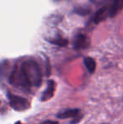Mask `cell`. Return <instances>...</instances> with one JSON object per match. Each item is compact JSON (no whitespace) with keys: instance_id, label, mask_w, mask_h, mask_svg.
I'll list each match as a JSON object with an SVG mask.
<instances>
[{"instance_id":"cell-1","label":"cell","mask_w":123,"mask_h":124,"mask_svg":"<svg viewBox=\"0 0 123 124\" xmlns=\"http://www.w3.org/2000/svg\"><path fill=\"white\" fill-rule=\"evenodd\" d=\"M19 67L23 74L29 88L41 86L42 76L39 65L36 61L29 59L22 62Z\"/></svg>"},{"instance_id":"cell-2","label":"cell","mask_w":123,"mask_h":124,"mask_svg":"<svg viewBox=\"0 0 123 124\" xmlns=\"http://www.w3.org/2000/svg\"><path fill=\"white\" fill-rule=\"evenodd\" d=\"M8 99L9 105L14 110L17 111H22L29 109L30 106V101L21 96H18L14 94L8 93Z\"/></svg>"},{"instance_id":"cell-3","label":"cell","mask_w":123,"mask_h":124,"mask_svg":"<svg viewBox=\"0 0 123 124\" xmlns=\"http://www.w3.org/2000/svg\"><path fill=\"white\" fill-rule=\"evenodd\" d=\"M89 39L86 35L79 33L75 36L73 40V47L77 50L86 49L89 46Z\"/></svg>"},{"instance_id":"cell-4","label":"cell","mask_w":123,"mask_h":124,"mask_svg":"<svg viewBox=\"0 0 123 124\" xmlns=\"http://www.w3.org/2000/svg\"><path fill=\"white\" fill-rule=\"evenodd\" d=\"M108 17H110V4L105 5V6L101 7L98 11L96 12V14L94 15V22L95 24H99L101 21L105 20V19H107Z\"/></svg>"},{"instance_id":"cell-5","label":"cell","mask_w":123,"mask_h":124,"mask_svg":"<svg viewBox=\"0 0 123 124\" xmlns=\"http://www.w3.org/2000/svg\"><path fill=\"white\" fill-rule=\"evenodd\" d=\"M55 89H56V84L53 80H50L48 81V85L47 87L46 88V90L42 93L41 95V101H48L53 96L55 92Z\"/></svg>"},{"instance_id":"cell-6","label":"cell","mask_w":123,"mask_h":124,"mask_svg":"<svg viewBox=\"0 0 123 124\" xmlns=\"http://www.w3.org/2000/svg\"><path fill=\"white\" fill-rule=\"evenodd\" d=\"M80 115L79 109H67L61 112L58 113L57 116L60 119H67V118H76Z\"/></svg>"},{"instance_id":"cell-7","label":"cell","mask_w":123,"mask_h":124,"mask_svg":"<svg viewBox=\"0 0 123 124\" xmlns=\"http://www.w3.org/2000/svg\"><path fill=\"white\" fill-rule=\"evenodd\" d=\"M110 18L116 16L123 8V0H113L110 3Z\"/></svg>"},{"instance_id":"cell-8","label":"cell","mask_w":123,"mask_h":124,"mask_svg":"<svg viewBox=\"0 0 123 124\" xmlns=\"http://www.w3.org/2000/svg\"><path fill=\"white\" fill-rule=\"evenodd\" d=\"M84 63L87 70L89 71V74H94L96 69V62H95L94 59L90 57H87L84 58Z\"/></svg>"},{"instance_id":"cell-9","label":"cell","mask_w":123,"mask_h":124,"mask_svg":"<svg viewBox=\"0 0 123 124\" xmlns=\"http://www.w3.org/2000/svg\"><path fill=\"white\" fill-rule=\"evenodd\" d=\"M113 0H90L91 3L96 5H107L109 3H111Z\"/></svg>"},{"instance_id":"cell-10","label":"cell","mask_w":123,"mask_h":124,"mask_svg":"<svg viewBox=\"0 0 123 124\" xmlns=\"http://www.w3.org/2000/svg\"><path fill=\"white\" fill-rule=\"evenodd\" d=\"M89 11V9H88V8H84V9H83V8H79L78 9H75V13L79 14V15H86V14H88Z\"/></svg>"},{"instance_id":"cell-11","label":"cell","mask_w":123,"mask_h":124,"mask_svg":"<svg viewBox=\"0 0 123 124\" xmlns=\"http://www.w3.org/2000/svg\"><path fill=\"white\" fill-rule=\"evenodd\" d=\"M41 124H58V123L54 122V121H46V122H44V123H42Z\"/></svg>"},{"instance_id":"cell-12","label":"cell","mask_w":123,"mask_h":124,"mask_svg":"<svg viewBox=\"0 0 123 124\" xmlns=\"http://www.w3.org/2000/svg\"><path fill=\"white\" fill-rule=\"evenodd\" d=\"M16 124H21V123H17Z\"/></svg>"}]
</instances>
